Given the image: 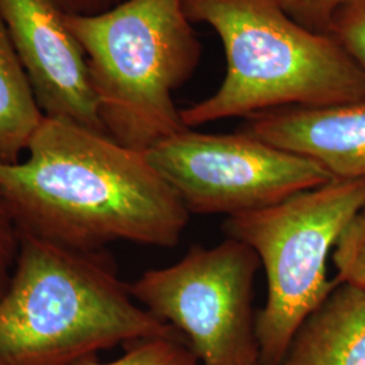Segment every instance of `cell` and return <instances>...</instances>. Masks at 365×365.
I'll return each mask as SVG.
<instances>
[{
    "label": "cell",
    "mask_w": 365,
    "mask_h": 365,
    "mask_svg": "<svg viewBox=\"0 0 365 365\" xmlns=\"http://www.w3.org/2000/svg\"><path fill=\"white\" fill-rule=\"evenodd\" d=\"M68 15L91 16L105 13L123 0H56Z\"/></svg>",
    "instance_id": "obj_17"
},
{
    "label": "cell",
    "mask_w": 365,
    "mask_h": 365,
    "mask_svg": "<svg viewBox=\"0 0 365 365\" xmlns=\"http://www.w3.org/2000/svg\"><path fill=\"white\" fill-rule=\"evenodd\" d=\"M303 26L327 33L331 19L345 0H274Z\"/></svg>",
    "instance_id": "obj_15"
},
{
    "label": "cell",
    "mask_w": 365,
    "mask_h": 365,
    "mask_svg": "<svg viewBox=\"0 0 365 365\" xmlns=\"http://www.w3.org/2000/svg\"><path fill=\"white\" fill-rule=\"evenodd\" d=\"M279 365H365V291L339 283L300 327Z\"/></svg>",
    "instance_id": "obj_10"
},
{
    "label": "cell",
    "mask_w": 365,
    "mask_h": 365,
    "mask_svg": "<svg viewBox=\"0 0 365 365\" xmlns=\"http://www.w3.org/2000/svg\"><path fill=\"white\" fill-rule=\"evenodd\" d=\"M176 334L131 297L101 250L21 235L0 298V365H78L120 344Z\"/></svg>",
    "instance_id": "obj_2"
},
{
    "label": "cell",
    "mask_w": 365,
    "mask_h": 365,
    "mask_svg": "<svg viewBox=\"0 0 365 365\" xmlns=\"http://www.w3.org/2000/svg\"><path fill=\"white\" fill-rule=\"evenodd\" d=\"M0 16L43 117L107 134L87 58L56 0H0Z\"/></svg>",
    "instance_id": "obj_8"
},
{
    "label": "cell",
    "mask_w": 365,
    "mask_h": 365,
    "mask_svg": "<svg viewBox=\"0 0 365 365\" xmlns=\"http://www.w3.org/2000/svg\"><path fill=\"white\" fill-rule=\"evenodd\" d=\"M114 361L101 363L96 356L78 365H197L192 349L182 334L143 339Z\"/></svg>",
    "instance_id": "obj_12"
},
{
    "label": "cell",
    "mask_w": 365,
    "mask_h": 365,
    "mask_svg": "<svg viewBox=\"0 0 365 365\" xmlns=\"http://www.w3.org/2000/svg\"><path fill=\"white\" fill-rule=\"evenodd\" d=\"M0 195L19 235L83 252L117 241L172 248L190 220L144 152L53 118L24 161L0 164Z\"/></svg>",
    "instance_id": "obj_1"
},
{
    "label": "cell",
    "mask_w": 365,
    "mask_h": 365,
    "mask_svg": "<svg viewBox=\"0 0 365 365\" xmlns=\"http://www.w3.org/2000/svg\"><path fill=\"white\" fill-rule=\"evenodd\" d=\"M248 118L245 133L313 160L334 179L365 180V99L284 107Z\"/></svg>",
    "instance_id": "obj_9"
},
{
    "label": "cell",
    "mask_w": 365,
    "mask_h": 365,
    "mask_svg": "<svg viewBox=\"0 0 365 365\" xmlns=\"http://www.w3.org/2000/svg\"><path fill=\"white\" fill-rule=\"evenodd\" d=\"M256 252L227 237L212 248L194 245L170 267L149 269L131 297L179 331L202 365H261L255 277Z\"/></svg>",
    "instance_id": "obj_6"
},
{
    "label": "cell",
    "mask_w": 365,
    "mask_h": 365,
    "mask_svg": "<svg viewBox=\"0 0 365 365\" xmlns=\"http://www.w3.org/2000/svg\"><path fill=\"white\" fill-rule=\"evenodd\" d=\"M43 118L0 16V164L21 161Z\"/></svg>",
    "instance_id": "obj_11"
},
{
    "label": "cell",
    "mask_w": 365,
    "mask_h": 365,
    "mask_svg": "<svg viewBox=\"0 0 365 365\" xmlns=\"http://www.w3.org/2000/svg\"><path fill=\"white\" fill-rule=\"evenodd\" d=\"M364 206L365 180L333 179L223 222L227 237L256 252L267 276L256 322L261 365L283 361L300 327L339 286L327 279V259Z\"/></svg>",
    "instance_id": "obj_5"
},
{
    "label": "cell",
    "mask_w": 365,
    "mask_h": 365,
    "mask_svg": "<svg viewBox=\"0 0 365 365\" xmlns=\"http://www.w3.org/2000/svg\"><path fill=\"white\" fill-rule=\"evenodd\" d=\"M337 282L365 291V215L359 214L339 237L331 255Z\"/></svg>",
    "instance_id": "obj_13"
},
{
    "label": "cell",
    "mask_w": 365,
    "mask_h": 365,
    "mask_svg": "<svg viewBox=\"0 0 365 365\" xmlns=\"http://www.w3.org/2000/svg\"><path fill=\"white\" fill-rule=\"evenodd\" d=\"M192 24L220 37L226 72L211 96L182 110L188 129L284 107L365 99V75L329 33L303 26L274 0H184Z\"/></svg>",
    "instance_id": "obj_3"
},
{
    "label": "cell",
    "mask_w": 365,
    "mask_h": 365,
    "mask_svg": "<svg viewBox=\"0 0 365 365\" xmlns=\"http://www.w3.org/2000/svg\"><path fill=\"white\" fill-rule=\"evenodd\" d=\"M21 235L0 195V298L10 284L18 259Z\"/></svg>",
    "instance_id": "obj_16"
},
{
    "label": "cell",
    "mask_w": 365,
    "mask_h": 365,
    "mask_svg": "<svg viewBox=\"0 0 365 365\" xmlns=\"http://www.w3.org/2000/svg\"><path fill=\"white\" fill-rule=\"evenodd\" d=\"M83 49L108 137L145 152L188 129L173 92L199 66L184 0H123L91 16L66 14Z\"/></svg>",
    "instance_id": "obj_4"
},
{
    "label": "cell",
    "mask_w": 365,
    "mask_h": 365,
    "mask_svg": "<svg viewBox=\"0 0 365 365\" xmlns=\"http://www.w3.org/2000/svg\"><path fill=\"white\" fill-rule=\"evenodd\" d=\"M144 153L190 214L233 217L267 209L334 179L313 160L245 131L184 129Z\"/></svg>",
    "instance_id": "obj_7"
},
{
    "label": "cell",
    "mask_w": 365,
    "mask_h": 365,
    "mask_svg": "<svg viewBox=\"0 0 365 365\" xmlns=\"http://www.w3.org/2000/svg\"><path fill=\"white\" fill-rule=\"evenodd\" d=\"M365 75V0H345L327 31Z\"/></svg>",
    "instance_id": "obj_14"
},
{
    "label": "cell",
    "mask_w": 365,
    "mask_h": 365,
    "mask_svg": "<svg viewBox=\"0 0 365 365\" xmlns=\"http://www.w3.org/2000/svg\"><path fill=\"white\" fill-rule=\"evenodd\" d=\"M361 214H363V215H365V206H364V209H363V211H361Z\"/></svg>",
    "instance_id": "obj_18"
}]
</instances>
